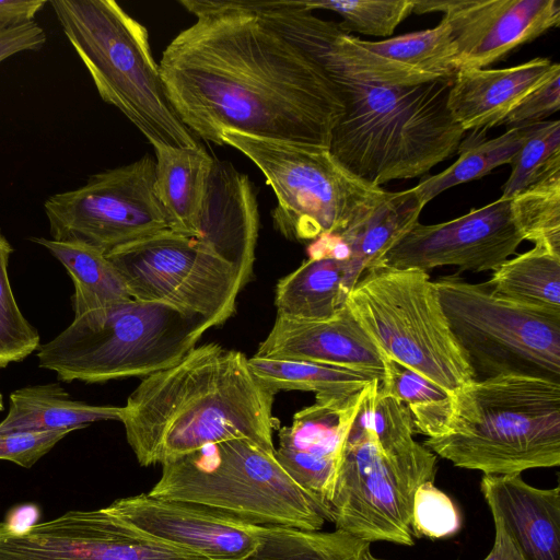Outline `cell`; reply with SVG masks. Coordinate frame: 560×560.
Masks as SVG:
<instances>
[{
    "mask_svg": "<svg viewBox=\"0 0 560 560\" xmlns=\"http://www.w3.org/2000/svg\"><path fill=\"white\" fill-rule=\"evenodd\" d=\"M196 16L159 63L165 94L191 132L222 145L224 131L329 148L343 113L325 68L246 0H182Z\"/></svg>",
    "mask_w": 560,
    "mask_h": 560,
    "instance_id": "6da1fadb",
    "label": "cell"
},
{
    "mask_svg": "<svg viewBox=\"0 0 560 560\" xmlns=\"http://www.w3.org/2000/svg\"><path fill=\"white\" fill-rule=\"evenodd\" d=\"M273 397L244 353L211 342L143 377L120 421L142 466L163 465L235 439L275 452Z\"/></svg>",
    "mask_w": 560,
    "mask_h": 560,
    "instance_id": "7a4b0ae2",
    "label": "cell"
},
{
    "mask_svg": "<svg viewBox=\"0 0 560 560\" xmlns=\"http://www.w3.org/2000/svg\"><path fill=\"white\" fill-rule=\"evenodd\" d=\"M423 445L456 467L521 474L560 464V383L503 374L450 394Z\"/></svg>",
    "mask_w": 560,
    "mask_h": 560,
    "instance_id": "3957f363",
    "label": "cell"
},
{
    "mask_svg": "<svg viewBox=\"0 0 560 560\" xmlns=\"http://www.w3.org/2000/svg\"><path fill=\"white\" fill-rule=\"evenodd\" d=\"M328 74L343 105L329 151L359 178L381 187L420 177L458 151L466 131L447 104L453 78L386 88Z\"/></svg>",
    "mask_w": 560,
    "mask_h": 560,
    "instance_id": "277c9868",
    "label": "cell"
},
{
    "mask_svg": "<svg viewBox=\"0 0 560 560\" xmlns=\"http://www.w3.org/2000/svg\"><path fill=\"white\" fill-rule=\"evenodd\" d=\"M50 5L104 102L153 148L199 145L168 102L145 26L114 0H52Z\"/></svg>",
    "mask_w": 560,
    "mask_h": 560,
    "instance_id": "5b68a950",
    "label": "cell"
},
{
    "mask_svg": "<svg viewBox=\"0 0 560 560\" xmlns=\"http://www.w3.org/2000/svg\"><path fill=\"white\" fill-rule=\"evenodd\" d=\"M211 327L200 315L132 298L74 317L38 348V365L66 383L147 377L182 360Z\"/></svg>",
    "mask_w": 560,
    "mask_h": 560,
    "instance_id": "8992f818",
    "label": "cell"
},
{
    "mask_svg": "<svg viewBox=\"0 0 560 560\" xmlns=\"http://www.w3.org/2000/svg\"><path fill=\"white\" fill-rule=\"evenodd\" d=\"M162 466L152 497L203 505L260 526L319 530L326 521L275 452L249 440L210 444Z\"/></svg>",
    "mask_w": 560,
    "mask_h": 560,
    "instance_id": "52a82bcc",
    "label": "cell"
},
{
    "mask_svg": "<svg viewBox=\"0 0 560 560\" xmlns=\"http://www.w3.org/2000/svg\"><path fill=\"white\" fill-rule=\"evenodd\" d=\"M345 305L381 353L446 393L476 380L428 271L373 265Z\"/></svg>",
    "mask_w": 560,
    "mask_h": 560,
    "instance_id": "ba28073f",
    "label": "cell"
},
{
    "mask_svg": "<svg viewBox=\"0 0 560 560\" xmlns=\"http://www.w3.org/2000/svg\"><path fill=\"white\" fill-rule=\"evenodd\" d=\"M221 141L261 171L277 198L273 225L292 241H315L341 232L385 191L348 171L329 148L233 131H224Z\"/></svg>",
    "mask_w": 560,
    "mask_h": 560,
    "instance_id": "9c48e42d",
    "label": "cell"
},
{
    "mask_svg": "<svg viewBox=\"0 0 560 560\" xmlns=\"http://www.w3.org/2000/svg\"><path fill=\"white\" fill-rule=\"evenodd\" d=\"M434 285L476 380L521 374L560 383V311L506 300L457 275Z\"/></svg>",
    "mask_w": 560,
    "mask_h": 560,
    "instance_id": "30bf717a",
    "label": "cell"
},
{
    "mask_svg": "<svg viewBox=\"0 0 560 560\" xmlns=\"http://www.w3.org/2000/svg\"><path fill=\"white\" fill-rule=\"evenodd\" d=\"M436 459L420 443L388 455L371 431L351 425L329 503L330 522L370 544L412 546L413 495L419 486L434 481Z\"/></svg>",
    "mask_w": 560,
    "mask_h": 560,
    "instance_id": "8fae6325",
    "label": "cell"
},
{
    "mask_svg": "<svg viewBox=\"0 0 560 560\" xmlns=\"http://www.w3.org/2000/svg\"><path fill=\"white\" fill-rule=\"evenodd\" d=\"M107 258L133 299L172 305L219 326L235 312L240 271L197 237L162 232L118 247Z\"/></svg>",
    "mask_w": 560,
    "mask_h": 560,
    "instance_id": "7c38bea8",
    "label": "cell"
},
{
    "mask_svg": "<svg viewBox=\"0 0 560 560\" xmlns=\"http://www.w3.org/2000/svg\"><path fill=\"white\" fill-rule=\"evenodd\" d=\"M155 184V160L145 154L92 175L77 189L51 195L44 202L51 240L108 254L171 231Z\"/></svg>",
    "mask_w": 560,
    "mask_h": 560,
    "instance_id": "4fadbf2b",
    "label": "cell"
},
{
    "mask_svg": "<svg viewBox=\"0 0 560 560\" xmlns=\"http://www.w3.org/2000/svg\"><path fill=\"white\" fill-rule=\"evenodd\" d=\"M0 560H209L98 510H73L16 530L0 522Z\"/></svg>",
    "mask_w": 560,
    "mask_h": 560,
    "instance_id": "5bb4252c",
    "label": "cell"
},
{
    "mask_svg": "<svg viewBox=\"0 0 560 560\" xmlns=\"http://www.w3.org/2000/svg\"><path fill=\"white\" fill-rule=\"evenodd\" d=\"M523 237L509 199H497L447 222H417L375 264L424 271L455 266L460 271L495 270Z\"/></svg>",
    "mask_w": 560,
    "mask_h": 560,
    "instance_id": "9a60e30c",
    "label": "cell"
},
{
    "mask_svg": "<svg viewBox=\"0 0 560 560\" xmlns=\"http://www.w3.org/2000/svg\"><path fill=\"white\" fill-rule=\"evenodd\" d=\"M442 12L457 69L486 68L560 24L558 0H415L413 13Z\"/></svg>",
    "mask_w": 560,
    "mask_h": 560,
    "instance_id": "2e32d148",
    "label": "cell"
},
{
    "mask_svg": "<svg viewBox=\"0 0 560 560\" xmlns=\"http://www.w3.org/2000/svg\"><path fill=\"white\" fill-rule=\"evenodd\" d=\"M105 509L159 540L209 560H244L259 544L260 525L190 502L142 493Z\"/></svg>",
    "mask_w": 560,
    "mask_h": 560,
    "instance_id": "e0dca14e",
    "label": "cell"
},
{
    "mask_svg": "<svg viewBox=\"0 0 560 560\" xmlns=\"http://www.w3.org/2000/svg\"><path fill=\"white\" fill-rule=\"evenodd\" d=\"M363 389L350 398L315 399L279 430L275 456L330 521L329 503Z\"/></svg>",
    "mask_w": 560,
    "mask_h": 560,
    "instance_id": "ac0fdd59",
    "label": "cell"
},
{
    "mask_svg": "<svg viewBox=\"0 0 560 560\" xmlns=\"http://www.w3.org/2000/svg\"><path fill=\"white\" fill-rule=\"evenodd\" d=\"M254 355L324 363L363 372L380 381L383 376L381 352L345 304L325 319L277 315Z\"/></svg>",
    "mask_w": 560,
    "mask_h": 560,
    "instance_id": "d6986e66",
    "label": "cell"
},
{
    "mask_svg": "<svg viewBox=\"0 0 560 560\" xmlns=\"http://www.w3.org/2000/svg\"><path fill=\"white\" fill-rule=\"evenodd\" d=\"M259 214L248 177L226 161L214 160L197 238L232 264L246 284L253 275Z\"/></svg>",
    "mask_w": 560,
    "mask_h": 560,
    "instance_id": "ffe728a7",
    "label": "cell"
},
{
    "mask_svg": "<svg viewBox=\"0 0 560 560\" xmlns=\"http://www.w3.org/2000/svg\"><path fill=\"white\" fill-rule=\"evenodd\" d=\"M481 493L525 560H560V488H535L521 474L483 475Z\"/></svg>",
    "mask_w": 560,
    "mask_h": 560,
    "instance_id": "44dd1931",
    "label": "cell"
},
{
    "mask_svg": "<svg viewBox=\"0 0 560 560\" xmlns=\"http://www.w3.org/2000/svg\"><path fill=\"white\" fill-rule=\"evenodd\" d=\"M538 57L501 69L460 68L453 77L448 108L465 131L503 125L513 108L553 69Z\"/></svg>",
    "mask_w": 560,
    "mask_h": 560,
    "instance_id": "7402d4cb",
    "label": "cell"
},
{
    "mask_svg": "<svg viewBox=\"0 0 560 560\" xmlns=\"http://www.w3.org/2000/svg\"><path fill=\"white\" fill-rule=\"evenodd\" d=\"M424 206L415 187L385 190L369 210L336 234L349 250L343 278L346 298L363 272L419 222Z\"/></svg>",
    "mask_w": 560,
    "mask_h": 560,
    "instance_id": "603a6c76",
    "label": "cell"
},
{
    "mask_svg": "<svg viewBox=\"0 0 560 560\" xmlns=\"http://www.w3.org/2000/svg\"><path fill=\"white\" fill-rule=\"evenodd\" d=\"M153 149L156 191L168 215L171 231L196 237L215 159L200 144Z\"/></svg>",
    "mask_w": 560,
    "mask_h": 560,
    "instance_id": "cb8c5ba5",
    "label": "cell"
},
{
    "mask_svg": "<svg viewBox=\"0 0 560 560\" xmlns=\"http://www.w3.org/2000/svg\"><path fill=\"white\" fill-rule=\"evenodd\" d=\"M122 407L73 400L58 383L27 386L10 395L0 433L78 430L92 422L121 420Z\"/></svg>",
    "mask_w": 560,
    "mask_h": 560,
    "instance_id": "d4e9b609",
    "label": "cell"
},
{
    "mask_svg": "<svg viewBox=\"0 0 560 560\" xmlns=\"http://www.w3.org/2000/svg\"><path fill=\"white\" fill-rule=\"evenodd\" d=\"M346 260L308 257L276 287L277 315L298 319H325L345 304Z\"/></svg>",
    "mask_w": 560,
    "mask_h": 560,
    "instance_id": "484cf974",
    "label": "cell"
},
{
    "mask_svg": "<svg viewBox=\"0 0 560 560\" xmlns=\"http://www.w3.org/2000/svg\"><path fill=\"white\" fill-rule=\"evenodd\" d=\"M67 269L74 284L71 298L74 317L124 303L132 296L126 282L101 250L80 243L34 237Z\"/></svg>",
    "mask_w": 560,
    "mask_h": 560,
    "instance_id": "4316f807",
    "label": "cell"
},
{
    "mask_svg": "<svg viewBox=\"0 0 560 560\" xmlns=\"http://www.w3.org/2000/svg\"><path fill=\"white\" fill-rule=\"evenodd\" d=\"M248 366L267 389L312 392L316 399L350 398L374 377L370 374L312 361L253 355Z\"/></svg>",
    "mask_w": 560,
    "mask_h": 560,
    "instance_id": "83f0119b",
    "label": "cell"
},
{
    "mask_svg": "<svg viewBox=\"0 0 560 560\" xmlns=\"http://www.w3.org/2000/svg\"><path fill=\"white\" fill-rule=\"evenodd\" d=\"M487 284L506 300L560 311V256L534 245L503 261Z\"/></svg>",
    "mask_w": 560,
    "mask_h": 560,
    "instance_id": "f1b7e54d",
    "label": "cell"
},
{
    "mask_svg": "<svg viewBox=\"0 0 560 560\" xmlns=\"http://www.w3.org/2000/svg\"><path fill=\"white\" fill-rule=\"evenodd\" d=\"M259 544L244 560H363L370 542L341 529L260 526Z\"/></svg>",
    "mask_w": 560,
    "mask_h": 560,
    "instance_id": "f546056e",
    "label": "cell"
},
{
    "mask_svg": "<svg viewBox=\"0 0 560 560\" xmlns=\"http://www.w3.org/2000/svg\"><path fill=\"white\" fill-rule=\"evenodd\" d=\"M532 126L510 128L499 137L460 145L459 156L451 166L415 186L423 203L427 205L444 190L481 178L492 170L510 164Z\"/></svg>",
    "mask_w": 560,
    "mask_h": 560,
    "instance_id": "4dcf8cb0",
    "label": "cell"
},
{
    "mask_svg": "<svg viewBox=\"0 0 560 560\" xmlns=\"http://www.w3.org/2000/svg\"><path fill=\"white\" fill-rule=\"evenodd\" d=\"M510 203L523 241L560 256V171L520 191Z\"/></svg>",
    "mask_w": 560,
    "mask_h": 560,
    "instance_id": "1f68e13d",
    "label": "cell"
},
{
    "mask_svg": "<svg viewBox=\"0 0 560 560\" xmlns=\"http://www.w3.org/2000/svg\"><path fill=\"white\" fill-rule=\"evenodd\" d=\"M378 386V378L365 385L352 425L371 431L386 454L404 453L418 443L411 412L407 405L381 395Z\"/></svg>",
    "mask_w": 560,
    "mask_h": 560,
    "instance_id": "d6a6232c",
    "label": "cell"
},
{
    "mask_svg": "<svg viewBox=\"0 0 560 560\" xmlns=\"http://www.w3.org/2000/svg\"><path fill=\"white\" fill-rule=\"evenodd\" d=\"M510 165L511 174L502 186L501 199L510 200L540 178L560 171V121L533 125Z\"/></svg>",
    "mask_w": 560,
    "mask_h": 560,
    "instance_id": "836d02e7",
    "label": "cell"
},
{
    "mask_svg": "<svg viewBox=\"0 0 560 560\" xmlns=\"http://www.w3.org/2000/svg\"><path fill=\"white\" fill-rule=\"evenodd\" d=\"M310 10H327L342 18L339 26L350 34L389 36L411 13L415 0H323L300 1Z\"/></svg>",
    "mask_w": 560,
    "mask_h": 560,
    "instance_id": "e575fe53",
    "label": "cell"
},
{
    "mask_svg": "<svg viewBox=\"0 0 560 560\" xmlns=\"http://www.w3.org/2000/svg\"><path fill=\"white\" fill-rule=\"evenodd\" d=\"M13 247L0 232V368L21 362L40 347L39 335L14 298L8 265Z\"/></svg>",
    "mask_w": 560,
    "mask_h": 560,
    "instance_id": "d590c367",
    "label": "cell"
},
{
    "mask_svg": "<svg viewBox=\"0 0 560 560\" xmlns=\"http://www.w3.org/2000/svg\"><path fill=\"white\" fill-rule=\"evenodd\" d=\"M459 527L460 515L452 499L433 482L419 486L412 503V534L438 539L455 535Z\"/></svg>",
    "mask_w": 560,
    "mask_h": 560,
    "instance_id": "8d00e7d4",
    "label": "cell"
},
{
    "mask_svg": "<svg viewBox=\"0 0 560 560\" xmlns=\"http://www.w3.org/2000/svg\"><path fill=\"white\" fill-rule=\"evenodd\" d=\"M383 376L378 392L408 407L446 399L450 394L416 371L381 353Z\"/></svg>",
    "mask_w": 560,
    "mask_h": 560,
    "instance_id": "74e56055",
    "label": "cell"
},
{
    "mask_svg": "<svg viewBox=\"0 0 560 560\" xmlns=\"http://www.w3.org/2000/svg\"><path fill=\"white\" fill-rule=\"evenodd\" d=\"M560 109V65L556 62L551 72L513 108L503 125L510 128L532 126Z\"/></svg>",
    "mask_w": 560,
    "mask_h": 560,
    "instance_id": "f35d334b",
    "label": "cell"
},
{
    "mask_svg": "<svg viewBox=\"0 0 560 560\" xmlns=\"http://www.w3.org/2000/svg\"><path fill=\"white\" fill-rule=\"evenodd\" d=\"M73 430L0 433V459L32 467Z\"/></svg>",
    "mask_w": 560,
    "mask_h": 560,
    "instance_id": "ab89813d",
    "label": "cell"
},
{
    "mask_svg": "<svg viewBox=\"0 0 560 560\" xmlns=\"http://www.w3.org/2000/svg\"><path fill=\"white\" fill-rule=\"evenodd\" d=\"M45 43V31L35 21L0 30V62L22 51L39 50Z\"/></svg>",
    "mask_w": 560,
    "mask_h": 560,
    "instance_id": "60d3db41",
    "label": "cell"
},
{
    "mask_svg": "<svg viewBox=\"0 0 560 560\" xmlns=\"http://www.w3.org/2000/svg\"><path fill=\"white\" fill-rule=\"evenodd\" d=\"M45 4V0H0V30L33 22Z\"/></svg>",
    "mask_w": 560,
    "mask_h": 560,
    "instance_id": "b9f144b4",
    "label": "cell"
},
{
    "mask_svg": "<svg viewBox=\"0 0 560 560\" xmlns=\"http://www.w3.org/2000/svg\"><path fill=\"white\" fill-rule=\"evenodd\" d=\"M492 517L495 529L494 542L491 551L483 560H525L501 518L495 514H492Z\"/></svg>",
    "mask_w": 560,
    "mask_h": 560,
    "instance_id": "7bdbcfd3",
    "label": "cell"
},
{
    "mask_svg": "<svg viewBox=\"0 0 560 560\" xmlns=\"http://www.w3.org/2000/svg\"><path fill=\"white\" fill-rule=\"evenodd\" d=\"M363 560H384V559H380V558H376L375 556H373L370 551V549H368L364 553H363Z\"/></svg>",
    "mask_w": 560,
    "mask_h": 560,
    "instance_id": "ee69618b",
    "label": "cell"
},
{
    "mask_svg": "<svg viewBox=\"0 0 560 560\" xmlns=\"http://www.w3.org/2000/svg\"><path fill=\"white\" fill-rule=\"evenodd\" d=\"M3 410V397H2V394L0 393V411Z\"/></svg>",
    "mask_w": 560,
    "mask_h": 560,
    "instance_id": "f6af8a7d",
    "label": "cell"
}]
</instances>
